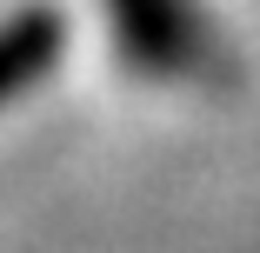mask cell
<instances>
[{
    "label": "cell",
    "mask_w": 260,
    "mask_h": 253,
    "mask_svg": "<svg viewBox=\"0 0 260 253\" xmlns=\"http://www.w3.org/2000/svg\"><path fill=\"white\" fill-rule=\"evenodd\" d=\"M60 40H67V27L54 7H20L0 20V107L47 80V67L60 60Z\"/></svg>",
    "instance_id": "7a4b0ae2"
},
{
    "label": "cell",
    "mask_w": 260,
    "mask_h": 253,
    "mask_svg": "<svg viewBox=\"0 0 260 253\" xmlns=\"http://www.w3.org/2000/svg\"><path fill=\"white\" fill-rule=\"evenodd\" d=\"M107 27L120 40V54L147 80H214L220 47L207 33L193 0H100Z\"/></svg>",
    "instance_id": "6da1fadb"
}]
</instances>
